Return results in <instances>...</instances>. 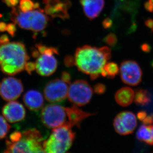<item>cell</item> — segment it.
I'll use <instances>...</instances> for the list:
<instances>
[{
	"label": "cell",
	"instance_id": "cell-1",
	"mask_svg": "<svg viewBox=\"0 0 153 153\" xmlns=\"http://www.w3.org/2000/svg\"><path fill=\"white\" fill-rule=\"evenodd\" d=\"M94 114L87 113L77 105L64 107L57 104H50L44 107L41 114L42 123L48 128L54 129L62 126L80 127L85 119Z\"/></svg>",
	"mask_w": 153,
	"mask_h": 153
},
{
	"label": "cell",
	"instance_id": "cell-2",
	"mask_svg": "<svg viewBox=\"0 0 153 153\" xmlns=\"http://www.w3.org/2000/svg\"><path fill=\"white\" fill-rule=\"evenodd\" d=\"M111 58V50L107 47L97 48L85 45L77 49L74 60L79 71L95 80L102 76L104 66Z\"/></svg>",
	"mask_w": 153,
	"mask_h": 153
},
{
	"label": "cell",
	"instance_id": "cell-3",
	"mask_svg": "<svg viewBox=\"0 0 153 153\" xmlns=\"http://www.w3.org/2000/svg\"><path fill=\"white\" fill-rule=\"evenodd\" d=\"M29 59L22 43L9 42L0 45V69L4 74L14 75L22 72Z\"/></svg>",
	"mask_w": 153,
	"mask_h": 153
},
{
	"label": "cell",
	"instance_id": "cell-4",
	"mask_svg": "<svg viewBox=\"0 0 153 153\" xmlns=\"http://www.w3.org/2000/svg\"><path fill=\"white\" fill-rule=\"evenodd\" d=\"M43 138L39 131L29 129L20 133L16 141H6L4 153H45Z\"/></svg>",
	"mask_w": 153,
	"mask_h": 153
},
{
	"label": "cell",
	"instance_id": "cell-5",
	"mask_svg": "<svg viewBox=\"0 0 153 153\" xmlns=\"http://www.w3.org/2000/svg\"><path fill=\"white\" fill-rule=\"evenodd\" d=\"M41 9L23 12L16 7H12L10 19L22 29L37 33L44 30L49 21V17Z\"/></svg>",
	"mask_w": 153,
	"mask_h": 153
},
{
	"label": "cell",
	"instance_id": "cell-6",
	"mask_svg": "<svg viewBox=\"0 0 153 153\" xmlns=\"http://www.w3.org/2000/svg\"><path fill=\"white\" fill-rule=\"evenodd\" d=\"M75 133L71 127L62 126L53 129L50 136L44 142L45 153H65L72 146Z\"/></svg>",
	"mask_w": 153,
	"mask_h": 153
},
{
	"label": "cell",
	"instance_id": "cell-7",
	"mask_svg": "<svg viewBox=\"0 0 153 153\" xmlns=\"http://www.w3.org/2000/svg\"><path fill=\"white\" fill-rule=\"evenodd\" d=\"M36 47L39 55L35 62V70L41 76H50L56 71L58 67V61L55 55L59 54L58 50L41 43L36 44Z\"/></svg>",
	"mask_w": 153,
	"mask_h": 153
},
{
	"label": "cell",
	"instance_id": "cell-8",
	"mask_svg": "<svg viewBox=\"0 0 153 153\" xmlns=\"http://www.w3.org/2000/svg\"><path fill=\"white\" fill-rule=\"evenodd\" d=\"M92 96V88L84 80H77L68 87V100L77 106H83L88 104Z\"/></svg>",
	"mask_w": 153,
	"mask_h": 153
},
{
	"label": "cell",
	"instance_id": "cell-9",
	"mask_svg": "<svg viewBox=\"0 0 153 153\" xmlns=\"http://www.w3.org/2000/svg\"><path fill=\"white\" fill-rule=\"evenodd\" d=\"M120 71L121 80L125 84L136 86L141 82L142 71L140 65L135 61H123L120 65Z\"/></svg>",
	"mask_w": 153,
	"mask_h": 153
},
{
	"label": "cell",
	"instance_id": "cell-10",
	"mask_svg": "<svg viewBox=\"0 0 153 153\" xmlns=\"http://www.w3.org/2000/svg\"><path fill=\"white\" fill-rule=\"evenodd\" d=\"M67 83L58 78L52 80L44 89L46 99L52 103L62 102L68 97V86Z\"/></svg>",
	"mask_w": 153,
	"mask_h": 153
},
{
	"label": "cell",
	"instance_id": "cell-11",
	"mask_svg": "<svg viewBox=\"0 0 153 153\" xmlns=\"http://www.w3.org/2000/svg\"><path fill=\"white\" fill-rule=\"evenodd\" d=\"M23 91L22 81L13 77L4 78L0 83V96L6 101L16 100L20 97Z\"/></svg>",
	"mask_w": 153,
	"mask_h": 153
},
{
	"label": "cell",
	"instance_id": "cell-12",
	"mask_svg": "<svg viewBox=\"0 0 153 153\" xmlns=\"http://www.w3.org/2000/svg\"><path fill=\"white\" fill-rule=\"evenodd\" d=\"M113 125L114 130L119 134H130L137 127L136 116L131 111H121L114 118Z\"/></svg>",
	"mask_w": 153,
	"mask_h": 153
},
{
	"label": "cell",
	"instance_id": "cell-13",
	"mask_svg": "<svg viewBox=\"0 0 153 153\" xmlns=\"http://www.w3.org/2000/svg\"><path fill=\"white\" fill-rule=\"evenodd\" d=\"M45 4L44 12L52 17L67 19L68 17V10L71 6L68 0H43Z\"/></svg>",
	"mask_w": 153,
	"mask_h": 153
},
{
	"label": "cell",
	"instance_id": "cell-14",
	"mask_svg": "<svg viewBox=\"0 0 153 153\" xmlns=\"http://www.w3.org/2000/svg\"><path fill=\"white\" fill-rule=\"evenodd\" d=\"M2 114L7 120L10 123H15L22 121L25 119L26 111L22 104L11 101L3 107Z\"/></svg>",
	"mask_w": 153,
	"mask_h": 153
},
{
	"label": "cell",
	"instance_id": "cell-15",
	"mask_svg": "<svg viewBox=\"0 0 153 153\" xmlns=\"http://www.w3.org/2000/svg\"><path fill=\"white\" fill-rule=\"evenodd\" d=\"M23 101L27 108L32 111H39L44 102L42 94L36 90H30L25 93Z\"/></svg>",
	"mask_w": 153,
	"mask_h": 153
},
{
	"label": "cell",
	"instance_id": "cell-16",
	"mask_svg": "<svg viewBox=\"0 0 153 153\" xmlns=\"http://www.w3.org/2000/svg\"><path fill=\"white\" fill-rule=\"evenodd\" d=\"M83 10L87 17L95 19L101 13L104 7V0H80Z\"/></svg>",
	"mask_w": 153,
	"mask_h": 153
},
{
	"label": "cell",
	"instance_id": "cell-17",
	"mask_svg": "<svg viewBox=\"0 0 153 153\" xmlns=\"http://www.w3.org/2000/svg\"><path fill=\"white\" fill-rule=\"evenodd\" d=\"M134 95V91L132 89L128 87H124L116 93L114 99L119 105L121 107H127L133 102Z\"/></svg>",
	"mask_w": 153,
	"mask_h": 153
},
{
	"label": "cell",
	"instance_id": "cell-18",
	"mask_svg": "<svg viewBox=\"0 0 153 153\" xmlns=\"http://www.w3.org/2000/svg\"><path fill=\"white\" fill-rule=\"evenodd\" d=\"M138 140L149 145H153V125L143 124L136 132Z\"/></svg>",
	"mask_w": 153,
	"mask_h": 153
},
{
	"label": "cell",
	"instance_id": "cell-19",
	"mask_svg": "<svg viewBox=\"0 0 153 153\" xmlns=\"http://www.w3.org/2000/svg\"><path fill=\"white\" fill-rule=\"evenodd\" d=\"M151 99L150 94L147 90L140 89L135 93L134 101L137 105H147L150 102Z\"/></svg>",
	"mask_w": 153,
	"mask_h": 153
},
{
	"label": "cell",
	"instance_id": "cell-20",
	"mask_svg": "<svg viewBox=\"0 0 153 153\" xmlns=\"http://www.w3.org/2000/svg\"><path fill=\"white\" fill-rule=\"evenodd\" d=\"M120 69L117 64L114 62H107L104 66L102 76L112 79L119 74Z\"/></svg>",
	"mask_w": 153,
	"mask_h": 153
},
{
	"label": "cell",
	"instance_id": "cell-21",
	"mask_svg": "<svg viewBox=\"0 0 153 153\" xmlns=\"http://www.w3.org/2000/svg\"><path fill=\"white\" fill-rule=\"evenodd\" d=\"M10 128V125L5 118L0 115V140L6 137Z\"/></svg>",
	"mask_w": 153,
	"mask_h": 153
},
{
	"label": "cell",
	"instance_id": "cell-22",
	"mask_svg": "<svg viewBox=\"0 0 153 153\" xmlns=\"http://www.w3.org/2000/svg\"><path fill=\"white\" fill-rule=\"evenodd\" d=\"M19 9L23 12L33 10L34 9V3L32 0H20Z\"/></svg>",
	"mask_w": 153,
	"mask_h": 153
},
{
	"label": "cell",
	"instance_id": "cell-23",
	"mask_svg": "<svg viewBox=\"0 0 153 153\" xmlns=\"http://www.w3.org/2000/svg\"><path fill=\"white\" fill-rule=\"evenodd\" d=\"M94 91L96 94L101 95L106 91V86L102 83H97L94 86Z\"/></svg>",
	"mask_w": 153,
	"mask_h": 153
},
{
	"label": "cell",
	"instance_id": "cell-24",
	"mask_svg": "<svg viewBox=\"0 0 153 153\" xmlns=\"http://www.w3.org/2000/svg\"><path fill=\"white\" fill-rule=\"evenodd\" d=\"M16 25L14 23H9L7 26V30L6 31L8 32V33L12 37H14L16 33Z\"/></svg>",
	"mask_w": 153,
	"mask_h": 153
},
{
	"label": "cell",
	"instance_id": "cell-25",
	"mask_svg": "<svg viewBox=\"0 0 153 153\" xmlns=\"http://www.w3.org/2000/svg\"><path fill=\"white\" fill-rule=\"evenodd\" d=\"M64 64L67 67H72L75 65V60L74 58L71 56H68L65 57L64 59Z\"/></svg>",
	"mask_w": 153,
	"mask_h": 153
},
{
	"label": "cell",
	"instance_id": "cell-26",
	"mask_svg": "<svg viewBox=\"0 0 153 153\" xmlns=\"http://www.w3.org/2000/svg\"><path fill=\"white\" fill-rule=\"evenodd\" d=\"M25 69L28 74H31L34 70H35V62H26L25 66Z\"/></svg>",
	"mask_w": 153,
	"mask_h": 153
},
{
	"label": "cell",
	"instance_id": "cell-27",
	"mask_svg": "<svg viewBox=\"0 0 153 153\" xmlns=\"http://www.w3.org/2000/svg\"><path fill=\"white\" fill-rule=\"evenodd\" d=\"M61 79L67 83L68 84H70L71 81V74L67 71H64L62 72L61 75Z\"/></svg>",
	"mask_w": 153,
	"mask_h": 153
},
{
	"label": "cell",
	"instance_id": "cell-28",
	"mask_svg": "<svg viewBox=\"0 0 153 153\" xmlns=\"http://www.w3.org/2000/svg\"><path fill=\"white\" fill-rule=\"evenodd\" d=\"M3 3L10 7H15L19 3V0H3Z\"/></svg>",
	"mask_w": 153,
	"mask_h": 153
},
{
	"label": "cell",
	"instance_id": "cell-29",
	"mask_svg": "<svg viewBox=\"0 0 153 153\" xmlns=\"http://www.w3.org/2000/svg\"><path fill=\"white\" fill-rule=\"evenodd\" d=\"M10 42L9 37L7 34L1 35L0 36V45H3L4 44Z\"/></svg>",
	"mask_w": 153,
	"mask_h": 153
},
{
	"label": "cell",
	"instance_id": "cell-30",
	"mask_svg": "<svg viewBox=\"0 0 153 153\" xmlns=\"http://www.w3.org/2000/svg\"><path fill=\"white\" fill-rule=\"evenodd\" d=\"M145 7L150 12L153 11V0H148L145 4Z\"/></svg>",
	"mask_w": 153,
	"mask_h": 153
},
{
	"label": "cell",
	"instance_id": "cell-31",
	"mask_svg": "<svg viewBox=\"0 0 153 153\" xmlns=\"http://www.w3.org/2000/svg\"><path fill=\"white\" fill-rule=\"evenodd\" d=\"M147 113L144 111H140L137 114L138 119L141 121H143V120H144L145 118L147 117Z\"/></svg>",
	"mask_w": 153,
	"mask_h": 153
},
{
	"label": "cell",
	"instance_id": "cell-32",
	"mask_svg": "<svg viewBox=\"0 0 153 153\" xmlns=\"http://www.w3.org/2000/svg\"><path fill=\"white\" fill-rule=\"evenodd\" d=\"M106 42L109 45L113 46L116 43V39L114 38V37H109L106 39Z\"/></svg>",
	"mask_w": 153,
	"mask_h": 153
},
{
	"label": "cell",
	"instance_id": "cell-33",
	"mask_svg": "<svg viewBox=\"0 0 153 153\" xmlns=\"http://www.w3.org/2000/svg\"><path fill=\"white\" fill-rule=\"evenodd\" d=\"M7 25L4 22H0V32H3L7 30Z\"/></svg>",
	"mask_w": 153,
	"mask_h": 153
},
{
	"label": "cell",
	"instance_id": "cell-34",
	"mask_svg": "<svg viewBox=\"0 0 153 153\" xmlns=\"http://www.w3.org/2000/svg\"><path fill=\"white\" fill-rule=\"evenodd\" d=\"M40 4L39 3L36 2L34 3V9H39Z\"/></svg>",
	"mask_w": 153,
	"mask_h": 153
},
{
	"label": "cell",
	"instance_id": "cell-35",
	"mask_svg": "<svg viewBox=\"0 0 153 153\" xmlns=\"http://www.w3.org/2000/svg\"><path fill=\"white\" fill-rule=\"evenodd\" d=\"M152 67H153V62H152Z\"/></svg>",
	"mask_w": 153,
	"mask_h": 153
},
{
	"label": "cell",
	"instance_id": "cell-36",
	"mask_svg": "<svg viewBox=\"0 0 153 153\" xmlns=\"http://www.w3.org/2000/svg\"></svg>",
	"mask_w": 153,
	"mask_h": 153
}]
</instances>
